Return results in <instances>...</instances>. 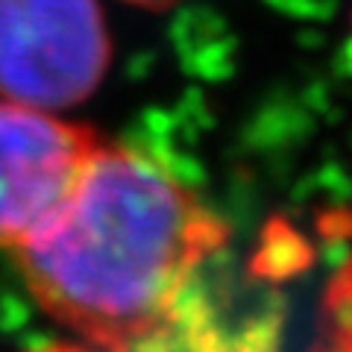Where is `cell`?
Here are the masks:
<instances>
[{"label":"cell","instance_id":"cell-5","mask_svg":"<svg viewBox=\"0 0 352 352\" xmlns=\"http://www.w3.org/2000/svg\"><path fill=\"white\" fill-rule=\"evenodd\" d=\"M329 311H332L338 332H352V258L329 285Z\"/></svg>","mask_w":352,"mask_h":352},{"label":"cell","instance_id":"cell-8","mask_svg":"<svg viewBox=\"0 0 352 352\" xmlns=\"http://www.w3.org/2000/svg\"><path fill=\"white\" fill-rule=\"evenodd\" d=\"M129 3H138V6H168L173 0H129Z\"/></svg>","mask_w":352,"mask_h":352},{"label":"cell","instance_id":"cell-7","mask_svg":"<svg viewBox=\"0 0 352 352\" xmlns=\"http://www.w3.org/2000/svg\"><path fill=\"white\" fill-rule=\"evenodd\" d=\"M36 352H97V349H82V346H65V344H56V346H44V349H36Z\"/></svg>","mask_w":352,"mask_h":352},{"label":"cell","instance_id":"cell-3","mask_svg":"<svg viewBox=\"0 0 352 352\" xmlns=\"http://www.w3.org/2000/svg\"><path fill=\"white\" fill-rule=\"evenodd\" d=\"M100 144L91 132L27 103H0V247L44 226Z\"/></svg>","mask_w":352,"mask_h":352},{"label":"cell","instance_id":"cell-1","mask_svg":"<svg viewBox=\"0 0 352 352\" xmlns=\"http://www.w3.org/2000/svg\"><path fill=\"white\" fill-rule=\"evenodd\" d=\"M229 244L176 176L132 147L97 144L80 179L21 244L47 311L97 352H129Z\"/></svg>","mask_w":352,"mask_h":352},{"label":"cell","instance_id":"cell-4","mask_svg":"<svg viewBox=\"0 0 352 352\" xmlns=\"http://www.w3.org/2000/svg\"><path fill=\"white\" fill-rule=\"evenodd\" d=\"M264 270L256 258L238 273L223 250L129 352H276L282 317L261 291Z\"/></svg>","mask_w":352,"mask_h":352},{"label":"cell","instance_id":"cell-2","mask_svg":"<svg viewBox=\"0 0 352 352\" xmlns=\"http://www.w3.org/2000/svg\"><path fill=\"white\" fill-rule=\"evenodd\" d=\"M97 0H0V94L36 109L85 100L109 68Z\"/></svg>","mask_w":352,"mask_h":352},{"label":"cell","instance_id":"cell-6","mask_svg":"<svg viewBox=\"0 0 352 352\" xmlns=\"http://www.w3.org/2000/svg\"><path fill=\"white\" fill-rule=\"evenodd\" d=\"M320 352H352V332H338V338Z\"/></svg>","mask_w":352,"mask_h":352}]
</instances>
